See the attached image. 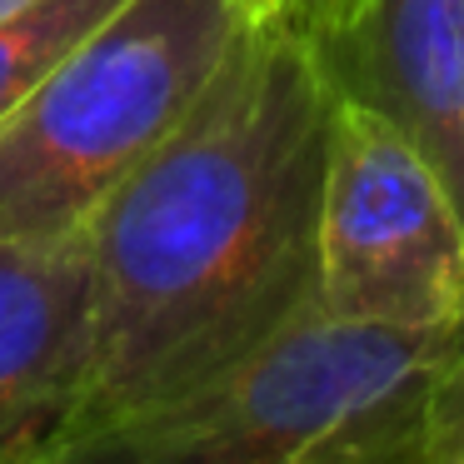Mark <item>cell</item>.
<instances>
[{"instance_id":"6da1fadb","label":"cell","mask_w":464,"mask_h":464,"mask_svg":"<svg viewBox=\"0 0 464 464\" xmlns=\"http://www.w3.org/2000/svg\"><path fill=\"white\" fill-rule=\"evenodd\" d=\"M330 121L320 61L260 11L81 235L91 320L75 434L215 380L314 310Z\"/></svg>"},{"instance_id":"7a4b0ae2","label":"cell","mask_w":464,"mask_h":464,"mask_svg":"<svg viewBox=\"0 0 464 464\" xmlns=\"http://www.w3.org/2000/svg\"><path fill=\"white\" fill-rule=\"evenodd\" d=\"M434 334L310 310L215 380L75 434L55 464H420Z\"/></svg>"},{"instance_id":"3957f363","label":"cell","mask_w":464,"mask_h":464,"mask_svg":"<svg viewBox=\"0 0 464 464\" xmlns=\"http://www.w3.org/2000/svg\"><path fill=\"white\" fill-rule=\"evenodd\" d=\"M265 0H125L0 121V245H81L195 111Z\"/></svg>"},{"instance_id":"277c9868","label":"cell","mask_w":464,"mask_h":464,"mask_svg":"<svg viewBox=\"0 0 464 464\" xmlns=\"http://www.w3.org/2000/svg\"><path fill=\"white\" fill-rule=\"evenodd\" d=\"M459 300L464 225L440 170L380 111L334 95L314 314L440 330Z\"/></svg>"},{"instance_id":"5b68a950","label":"cell","mask_w":464,"mask_h":464,"mask_svg":"<svg viewBox=\"0 0 464 464\" xmlns=\"http://www.w3.org/2000/svg\"><path fill=\"white\" fill-rule=\"evenodd\" d=\"M304 45L334 95L420 145L464 225V0H340Z\"/></svg>"},{"instance_id":"8992f818","label":"cell","mask_w":464,"mask_h":464,"mask_svg":"<svg viewBox=\"0 0 464 464\" xmlns=\"http://www.w3.org/2000/svg\"><path fill=\"white\" fill-rule=\"evenodd\" d=\"M81 245H0V464H55L85 390Z\"/></svg>"},{"instance_id":"52a82bcc","label":"cell","mask_w":464,"mask_h":464,"mask_svg":"<svg viewBox=\"0 0 464 464\" xmlns=\"http://www.w3.org/2000/svg\"><path fill=\"white\" fill-rule=\"evenodd\" d=\"M125 0H31L0 21V121Z\"/></svg>"},{"instance_id":"ba28073f","label":"cell","mask_w":464,"mask_h":464,"mask_svg":"<svg viewBox=\"0 0 464 464\" xmlns=\"http://www.w3.org/2000/svg\"><path fill=\"white\" fill-rule=\"evenodd\" d=\"M420 464H464V300L434 334L420 394Z\"/></svg>"},{"instance_id":"9c48e42d","label":"cell","mask_w":464,"mask_h":464,"mask_svg":"<svg viewBox=\"0 0 464 464\" xmlns=\"http://www.w3.org/2000/svg\"><path fill=\"white\" fill-rule=\"evenodd\" d=\"M21 5H31V0H0V21H5V15H15Z\"/></svg>"}]
</instances>
